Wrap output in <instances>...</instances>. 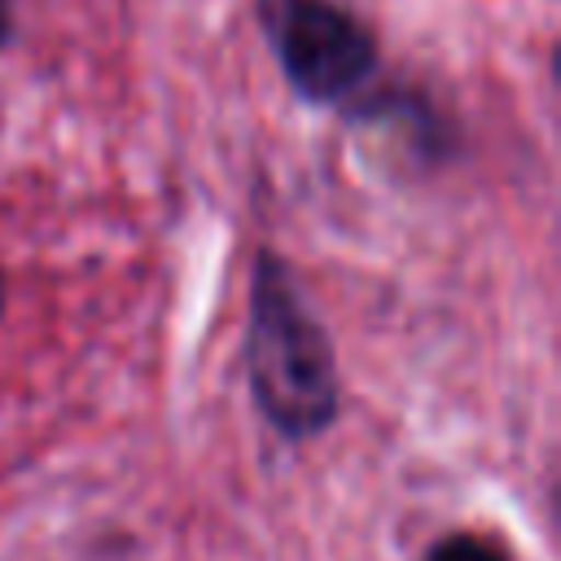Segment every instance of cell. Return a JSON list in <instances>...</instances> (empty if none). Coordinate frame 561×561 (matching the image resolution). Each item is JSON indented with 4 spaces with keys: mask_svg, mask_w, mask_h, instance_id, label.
I'll use <instances>...</instances> for the list:
<instances>
[{
    "mask_svg": "<svg viewBox=\"0 0 561 561\" xmlns=\"http://www.w3.org/2000/svg\"><path fill=\"white\" fill-rule=\"evenodd\" d=\"M4 35H9V9H4V0H0V44H4Z\"/></svg>",
    "mask_w": 561,
    "mask_h": 561,
    "instance_id": "cell-4",
    "label": "cell"
},
{
    "mask_svg": "<svg viewBox=\"0 0 561 561\" xmlns=\"http://www.w3.org/2000/svg\"><path fill=\"white\" fill-rule=\"evenodd\" d=\"M0 307H4V280H0Z\"/></svg>",
    "mask_w": 561,
    "mask_h": 561,
    "instance_id": "cell-5",
    "label": "cell"
},
{
    "mask_svg": "<svg viewBox=\"0 0 561 561\" xmlns=\"http://www.w3.org/2000/svg\"><path fill=\"white\" fill-rule=\"evenodd\" d=\"M280 70L307 101L351 96L377 66L368 26L333 0H259Z\"/></svg>",
    "mask_w": 561,
    "mask_h": 561,
    "instance_id": "cell-2",
    "label": "cell"
},
{
    "mask_svg": "<svg viewBox=\"0 0 561 561\" xmlns=\"http://www.w3.org/2000/svg\"><path fill=\"white\" fill-rule=\"evenodd\" d=\"M245 381L263 421L289 438L307 443L337 421V359L324 324L307 307L285 259L263 250L250 280L245 320Z\"/></svg>",
    "mask_w": 561,
    "mask_h": 561,
    "instance_id": "cell-1",
    "label": "cell"
},
{
    "mask_svg": "<svg viewBox=\"0 0 561 561\" xmlns=\"http://www.w3.org/2000/svg\"><path fill=\"white\" fill-rule=\"evenodd\" d=\"M425 561H513V557H508L495 539H486V535L456 530V535L438 539V543L425 552Z\"/></svg>",
    "mask_w": 561,
    "mask_h": 561,
    "instance_id": "cell-3",
    "label": "cell"
}]
</instances>
